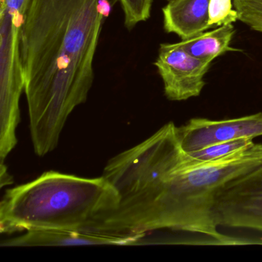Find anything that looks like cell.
I'll return each mask as SVG.
<instances>
[{"instance_id": "6da1fadb", "label": "cell", "mask_w": 262, "mask_h": 262, "mask_svg": "<svg viewBox=\"0 0 262 262\" xmlns=\"http://www.w3.org/2000/svg\"><path fill=\"white\" fill-rule=\"evenodd\" d=\"M119 0H29L20 53L35 153L57 147L73 110L85 103L105 19Z\"/></svg>"}, {"instance_id": "7a4b0ae2", "label": "cell", "mask_w": 262, "mask_h": 262, "mask_svg": "<svg viewBox=\"0 0 262 262\" xmlns=\"http://www.w3.org/2000/svg\"><path fill=\"white\" fill-rule=\"evenodd\" d=\"M262 165V144L208 162H191L186 153L165 167L149 187V205L141 232L168 229L195 233L231 244L213 219L216 196L223 185Z\"/></svg>"}, {"instance_id": "3957f363", "label": "cell", "mask_w": 262, "mask_h": 262, "mask_svg": "<svg viewBox=\"0 0 262 262\" xmlns=\"http://www.w3.org/2000/svg\"><path fill=\"white\" fill-rule=\"evenodd\" d=\"M119 195L110 182L50 171L8 189L0 203V231L88 230L95 219L116 208Z\"/></svg>"}, {"instance_id": "277c9868", "label": "cell", "mask_w": 262, "mask_h": 262, "mask_svg": "<svg viewBox=\"0 0 262 262\" xmlns=\"http://www.w3.org/2000/svg\"><path fill=\"white\" fill-rule=\"evenodd\" d=\"M29 0H1L0 7V162L17 144L19 100L25 89L20 31Z\"/></svg>"}, {"instance_id": "5b68a950", "label": "cell", "mask_w": 262, "mask_h": 262, "mask_svg": "<svg viewBox=\"0 0 262 262\" xmlns=\"http://www.w3.org/2000/svg\"><path fill=\"white\" fill-rule=\"evenodd\" d=\"M212 214L219 228L262 232V165L223 185L216 196Z\"/></svg>"}, {"instance_id": "8992f818", "label": "cell", "mask_w": 262, "mask_h": 262, "mask_svg": "<svg viewBox=\"0 0 262 262\" xmlns=\"http://www.w3.org/2000/svg\"><path fill=\"white\" fill-rule=\"evenodd\" d=\"M211 64L187 53L179 42L161 44L154 62L165 96L178 102L200 96Z\"/></svg>"}, {"instance_id": "52a82bcc", "label": "cell", "mask_w": 262, "mask_h": 262, "mask_svg": "<svg viewBox=\"0 0 262 262\" xmlns=\"http://www.w3.org/2000/svg\"><path fill=\"white\" fill-rule=\"evenodd\" d=\"M176 133L181 147L186 153L219 142L254 139L262 136V113L223 120L194 118L176 127Z\"/></svg>"}, {"instance_id": "ba28073f", "label": "cell", "mask_w": 262, "mask_h": 262, "mask_svg": "<svg viewBox=\"0 0 262 262\" xmlns=\"http://www.w3.org/2000/svg\"><path fill=\"white\" fill-rule=\"evenodd\" d=\"M145 234L116 235L86 230H31L9 238L2 247L82 246V245H128L138 243Z\"/></svg>"}, {"instance_id": "9c48e42d", "label": "cell", "mask_w": 262, "mask_h": 262, "mask_svg": "<svg viewBox=\"0 0 262 262\" xmlns=\"http://www.w3.org/2000/svg\"><path fill=\"white\" fill-rule=\"evenodd\" d=\"M210 0H170L162 9L163 27L182 40L194 37L209 29Z\"/></svg>"}, {"instance_id": "30bf717a", "label": "cell", "mask_w": 262, "mask_h": 262, "mask_svg": "<svg viewBox=\"0 0 262 262\" xmlns=\"http://www.w3.org/2000/svg\"><path fill=\"white\" fill-rule=\"evenodd\" d=\"M234 33L235 29L233 24H227L182 40L179 44L194 57L212 62L214 59L228 52L242 51L231 47Z\"/></svg>"}, {"instance_id": "8fae6325", "label": "cell", "mask_w": 262, "mask_h": 262, "mask_svg": "<svg viewBox=\"0 0 262 262\" xmlns=\"http://www.w3.org/2000/svg\"><path fill=\"white\" fill-rule=\"evenodd\" d=\"M253 139H242L214 144L206 148L192 152L186 153L191 162H208L230 156L236 151L245 149L254 144Z\"/></svg>"}, {"instance_id": "7c38bea8", "label": "cell", "mask_w": 262, "mask_h": 262, "mask_svg": "<svg viewBox=\"0 0 262 262\" xmlns=\"http://www.w3.org/2000/svg\"><path fill=\"white\" fill-rule=\"evenodd\" d=\"M154 0H119L124 16V25L128 30L134 29L151 16Z\"/></svg>"}, {"instance_id": "4fadbf2b", "label": "cell", "mask_w": 262, "mask_h": 262, "mask_svg": "<svg viewBox=\"0 0 262 262\" xmlns=\"http://www.w3.org/2000/svg\"><path fill=\"white\" fill-rule=\"evenodd\" d=\"M208 13L209 28L233 24L239 20L238 13L234 8V0H210Z\"/></svg>"}, {"instance_id": "5bb4252c", "label": "cell", "mask_w": 262, "mask_h": 262, "mask_svg": "<svg viewBox=\"0 0 262 262\" xmlns=\"http://www.w3.org/2000/svg\"><path fill=\"white\" fill-rule=\"evenodd\" d=\"M239 21L262 33V0H234Z\"/></svg>"}, {"instance_id": "9a60e30c", "label": "cell", "mask_w": 262, "mask_h": 262, "mask_svg": "<svg viewBox=\"0 0 262 262\" xmlns=\"http://www.w3.org/2000/svg\"><path fill=\"white\" fill-rule=\"evenodd\" d=\"M0 183L2 188L13 183V177L9 174L7 165H4V162L0 163Z\"/></svg>"}, {"instance_id": "2e32d148", "label": "cell", "mask_w": 262, "mask_h": 262, "mask_svg": "<svg viewBox=\"0 0 262 262\" xmlns=\"http://www.w3.org/2000/svg\"><path fill=\"white\" fill-rule=\"evenodd\" d=\"M166 1H168H168H170V0H166Z\"/></svg>"}]
</instances>
